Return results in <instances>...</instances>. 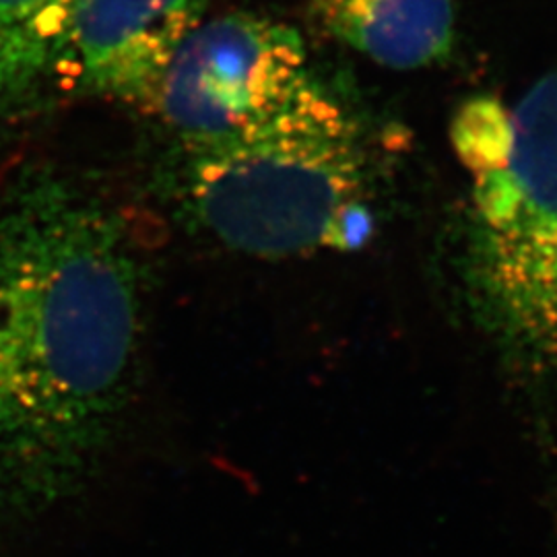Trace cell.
I'll return each mask as SVG.
<instances>
[{
	"instance_id": "cell-1",
	"label": "cell",
	"mask_w": 557,
	"mask_h": 557,
	"mask_svg": "<svg viewBox=\"0 0 557 557\" xmlns=\"http://www.w3.org/2000/svg\"><path fill=\"white\" fill-rule=\"evenodd\" d=\"M145 281L106 200L50 165L0 184V520L77 498L139 386Z\"/></svg>"
},
{
	"instance_id": "cell-2",
	"label": "cell",
	"mask_w": 557,
	"mask_h": 557,
	"mask_svg": "<svg viewBox=\"0 0 557 557\" xmlns=\"http://www.w3.org/2000/svg\"><path fill=\"white\" fill-rule=\"evenodd\" d=\"M374 163L358 116L322 81L257 133L176 149L180 220L252 259L356 250L372 234Z\"/></svg>"
},
{
	"instance_id": "cell-3",
	"label": "cell",
	"mask_w": 557,
	"mask_h": 557,
	"mask_svg": "<svg viewBox=\"0 0 557 557\" xmlns=\"http://www.w3.org/2000/svg\"><path fill=\"white\" fill-rule=\"evenodd\" d=\"M450 139L471 182L462 269L473 319L517 372L557 376V64L512 108L465 101Z\"/></svg>"
},
{
	"instance_id": "cell-4",
	"label": "cell",
	"mask_w": 557,
	"mask_h": 557,
	"mask_svg": "<svg viewBox=\"0 0 557 557\" xmlns=\"http://www.w3.org/2000/svg\"><path fill=\"white\" fill-rule=\"evenodd\" d=\"M317 75L298 32L255 13L200 21L170 60L151 112L176 149L257 133L287 112Z\"/></svg>"
},
{
	"instance_id": "cell-5",
	"label": "cell",
	"mask_w": 557,
	"mask_h": 557,
	"mask_svg": "<svg viewBox=\"0 0 557 557\" xmlns=\"http://www.w3.org/2000/svg\"><path fill=\"white\" fill-rule=\"evenodd\" d=\"M207 0H79L54 77L71 91L151 112L180 44Z\"/></svg>"
},
{
	"instance_id": "cell-6",
	"label": "cell",
	"mask_w": 557,
	"mask_h": 557,
	"mask_svg": "<svg viewBox=\"0 0 557 557\" xmlns=\"http://www.w3.org/2000/svg\"><path fill=\"white\" fill-rule=\"evenodd\" d=\"M320 32L393 71H421L457 48L453 0H310Z\"/></svg>"
},
{
	"instance_id": "cell-7",
	"label": "cell",
	"mask_w": 557,
	"mask_h": 557,
	"mask_svg": "<svg viewBox=\"0 0 557 557\" xmlns=\"http://www.w3.org/2000/svg\"><path fill=\"white\" fill-rule=\"evenodd\" d=\"M79 0H0V114L54 77Z\"/></svg>"
}]
</instances>
